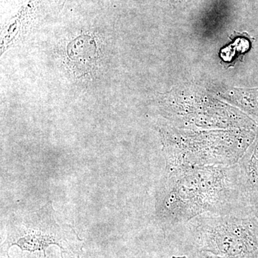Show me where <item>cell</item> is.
Masks as SVG:
<instances>
[{"instance_id":"6da1fadb","label":"cell","mask_w":258,"mask_h":258,"mask_svg":"<svg viewBox=\"0 0 258 258\" xmlns=\"http://www.w3.org/2000/svg\"><path fill=\"white\" fill-rule=\"evenodd\" d=\"M52 244L62 250L78 253L82 248L83 241L72 227L57 222L52 207L47 205L38 211L11 220L6 239L2 244V252H9L13 246L30 252H45Z\"/></svg>"},{"instance_id":"7a4b0ae2","label":"cell","mask_w":258,"mask_h":258,"mask_svg":"<svg viewBox=\"0 0 258 258\" xmlns=\"http://www.w3.org/2000/svg\"><path fill=\"white\" fill-rule=\"evenodd\" d=\"M240 185L244 200L254 207L258 200V138L241 161Z\"/></svg>"},{"instance_id":"3957f363","label":"cell","mask_w":258,"mask_h":258,"mask_svg":"<svg viewBox=\"0 0 258 258\" xmlns=\"http://www.w3.org/2000/svg\"><path fill=\"white\" fill-rule=\"evenodd\" d=\"M68 53L71 61L85 69L96 60V43L91 37H80L69 44Z\"/></svg>"},{"instance_id":"277c9868","label":"cell","mask_w":258,"mask_h":258,"mask_svg":"<svg viewBox=\"0 0 258 258\" xmlns=\"http://www.w3.org/2000/svg\"><path fill=\"white\" fill-rule=\"evenodd\" d=\"M2 258H47V254L42 251L30 252L20 249V250L16 249L15 253L12 254L10 252H2Z\"/></svg>"},{"instance_id":"5b68a950","label":"cell","mask_w":258,"mask_h":258,"mask_svg":"<svg viewBox=\"0 0 258 258\" xmlns=\"http://www.w3.org/2000/svg\"><path fill=\"white\" fill-rule=\"evenodd\" d=\"M47 258H80L79 253L71 251L60 250V254H50Z\"/></svg>"},{"instance_id":"8992f818","label":"cell","mask_w":258,"mask_h":258,"mask_svg":"<svg viewBox=\"0 0 258 258\" xmlns=\"http://www.w3.org/2000/svg\"><path fill=\"white\" fill-rule=\"evenodd\" d=\"M254 210H255L256 214H257V215L258 216V200L256 202V203L254 204Z\"/></svg>"}]
</instances>
